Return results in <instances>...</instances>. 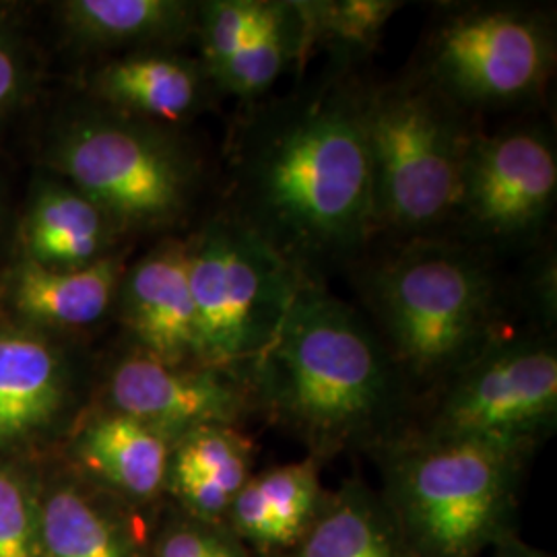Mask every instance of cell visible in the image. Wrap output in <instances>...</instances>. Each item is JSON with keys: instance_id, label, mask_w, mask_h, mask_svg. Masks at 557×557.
Returning <instances> with one entry per match:
<instances>
[{"instance_id": "obj_1", "label": "cell", "mask_w": 557, "mask_h": 557, "mask_svg": "<svg viewBox=\"0 0 557 557\" xmlns=\"http://www.w3.org/2000/svg\"><path fill=\"white\" fill-rule=\"evenodd\" d=\"M361 85L329 64L285 98H264L232 126L227 207L299 277L326 285L379 236Z\"/></svg>"}, {"instance_id": "obj_2", "label": "cell", "mask_w": 557, "mask_h": 557, "mask_svg": "<svg viewBox=\"0 0 557 557\" xmlns=\"http://www.w3.org/2000/svg\"><path fill=\"white\" fill-rule=\"evenodd\" d=\"M400 376L370 320L308 281L248 370L255 400L320 453L380 436L397 413Z\"/></svg>"}, {"instance_id": "obj_3", "label": "cell", "mask_w": 557, "mask_h": 557, "mask_svg": "<svg viewBox=\"0 0 557 557\" xmlns=\"http://www.w3.org/2000/svg\"><path fill=\"white\" fill-rule=\"evenodd\" d=\"M358 273L368 320L400 374L448 382L506 335L498 277L471 244L405 239Z\"/></svg>"}, {"instance_id": "obj_4", "label": "cell", "mask_w": 557, "mask_h": 557, "mask_svg": "<svg viewBox=\"0 0 557 557\" xmlns=\"http://www.w3.org/2000/svg\"><path fill=\"white\" fill-rule=\"evenodd\" d=\"M363 119L379 236L436 238L455 220L462 168L481 133L471 114L413 71L366 85Z\"/></svg>"}, {"instance_id": "obj_5", "label": "cell", "mask_w": 557, "mask_h": 557, "mask_svg": "<svg viewBox=\"0 0 557 557\" xmlns=\"http://www.w3.org/2000/svg\"><path fill=\"white\" fill-rule=\"evenodd\" d=\"M184 246L202 363L248 374L306 281L225 209Z\"/></svg>"}, {"instance_id": "obj_6", "label": "cell", "mask_w": 557, "mask_h": 557, "mask_svg": "<svg viewBox=\"0 0 557 557\" xmlns=\"http://www.w3.org/2000/svg\"><path fill=\"white\" fill-rule=\"evenodd\" d=\"M520 455L473 440L421 438L395 448L391 481L405 531L423 557H473L496 537Z\"/></svg>"}, {"instance_id": "obj_7", "label": "cell", "mask_w": 557, "mask_h": 557, "mask_svg": "<svg viewBox=\"0 0 557 557\" xmlns=\"http://www.w3.org/2000/svg\"><path fill=\"white\" fill-rule=\"evenodd\" d=\"M554 66L556 32L545 13L520 4H460L430 25L416 71L473 114L535 100Z\"/></svg>"}, {"instance_id": "obj_8", "label": "cell", "mask_w": 557, "mask_h": 557, "mask_svg": "<svg viewBox=\"0 0 557 557\" xmlns=\"http://www.w3.org/2000/svg\"><path fill=\"white\" fill-rule=\"evenodd\" d=\"M75 190L116 225L160 227L180 220L199 188L200 163L156 122L96 116L75 124L57 149Z\"/></svg>"}, {"instance_id": "obj_9", "label": "cell", "mask_w": 557, "mask_h": 557, "mask_svg": "<svg viewBox=\"0 0 557 557\" xmlns=\"http://www.w3.org/2000/svg\"><path fill=\"white\" fill-rule=\"evenodd\" d=\"M557 416V354L545 335H502L446 382L428 436L524 455Z\"/></svg>"}, {"instance_id": "obj_10", "label": "cell", "mask_w": 557, "mask_h": 557, "mask_svg": "<svg viewBox=\"0 0 557 557\" xmlns=\"http://www.w3.org/2000/svg\"><path fill=\"white\" fill-rule=\"evenodd\" d=\"M556 197V143L545 128L481 131L462 168L453 221L479 250L517 246L543 230Z\"/></svg>"}, {"instance_id": "obj_11", "label": "cell", "mask_w": 557, "mask_h": 557, "mask_svg": "<svg viewBox=\"0 0 557 557\" xmlns=\"http://www.w3.org/2000/svg\"><path fill=\"white\" fill-rule=\"evenodd\" d=\"M116 413L165 440L238 421L252 403L248 374L213 366H176L147 354L122 359L108 384Z\"/></svg>"}, {"instance_id": "obj_12", "label": "cell", "mask_w": 557, "mask_h": 557, "mask_svg": "<svg viewBox=\"0 0 557 557\" xmlns=\"http://www.w3.org/2000/svg\"><path fill=\"white\" fill-rule=\"evenodd\" d=\"M119 296L122 322L143 354L176 366H205L184 242L170 239L140 259L120 281Z\"/></svg>"}, {"instance_id": "obj_13", "label": "cell", "mask_w": 557, "mask_h": 557, "mask_svg": "<svg viewBox=\"0 0 557 557\" xmlns=\"http://www.w3.org/2000/svg\"><path fill=\"white\" fill-rule=\"evenodd\" d=\"M218 91L200 60L147 50L106 64L96 94L120 114L176 124L200 112Z\"/></svg>"}, {"instance_id": "obj_14", "label": "cell", "mask_w": 557, "mask_h": 557, "mask_svg": "<svg viewBox=\"0 0 557 557\" xmlns=\"http://www.w3.org/2000/svg\"><path fill=\"white\" fill-rule=\"evenodd\" d=\"M119 257L79 269H52L27 260L13 283V304L23 317L50 326H87L110 310L122 273Z\"/></svg>"}, {"instance_id": "obj_15", "label": "cell", "mask_w": 557, "mask_h": 557, "mask_svg": "<svg viewBox=\"0 0 557 557\" xmlns=\"http://www.w3.org/2000/svg\"><path fill=\"white\" fill-rule=\"evenodd\" d=\"M83 465L135 498L156 496L170 475V440L122 413L91 421L79 440Z\"/></svg>"}, {"instance_id": "obj_16", "label": "cell", "mask_w": 557, "mask_h": 557, "mask_svg": "<svg viewBox=\"0 0 557 557\" xmlns=\"http://www.w3.org/2000/svg\"><path fill=\"white\" fill-rule=\"evenodd\" d=\"M114 221L77 190H44L25 221V248L32 262L52 269H79L103 259Z\"/></svg>"}, {"instance_id": "obj_17", "label": "cell", "mask_w": 557, "mask_h": 557, "mask_svg": "<svg viewBox=\"0 0 557 557\" xmlns=\"http://www.w3.org/2000/svg\"><path fill=\"white\" fill-rule=\"evenodd\" d=\"M60 403L59 358L38 338L0 335V448L38 432Z\"/></svg>"}, {"instance_id": "obj_18", "label": "cell", "mask_w": 557, "mask_h": 557, "mask_svg": "<svg viewBox=\"0 0 557 557\" xmlns=\"http://www.w3.org/2000/svg\"><path fill=\"white\" fill-rule=\"evenodd\" d=\"M199 4L184 0H71L64 20L79 40L101 46H158L197 34Z\"/></svg>"}, {"instance_id": "obj_19", "label": "cell", "mask_w": 557, "mask_h": 557, "mask_svg": "<svg viewBox=\"0 0 557 557\" xmlns=\"http://www.w3.org/2000/svg\"><path fill=\"white\" fill-rule=\"evenodd\" d=\"M308 52L299 0H262L257 27L218 81V91L252 106L269 98L277 81Z\"/></svg>"}, {"instance_id": "obj_20", "label": "cell", "mask_w": 557, "mask_h": 557, "mask_svg": "<svg viewBox=\"0 0 557 557\" xmlns=\"http://www.w3.org/2000/svg\"><path fill=\"white\" fill-rule=\"evenodd\" d=\"M294 557H405L393 527L376 502L356 483H347L317 512L299 537Z\"/></svg>"}, {"instance_id": "obj_21", "label": "cell", "mask_w": 557, "mask_h": 557, "mask_svg": "<svg viewBox=\"0 0 557 557\" xmlns=\"http://www.w3.org/2000/svg\"><path fill=\"white\" fill-rule=\"evenodd\" d=\"M306 46L324 48L331 64L354 69L379 46L388 21L403 7L397 0H299Z\"/></svg>"}, {"instance_id": "obj_22", "label": "cell", "mask_w": 557, "mask_h": 557, "mask_svg": "<svg viewBox=\"0 0 557 557\" xmlns=\"http://www.w3.org/2000/svg\"><path fill=\"white\" fill-rule=\"evenodd\" d=\"M40 541L41 557H131L119 527L71 487L40 502Z\"/></svg>"}, {"instance_id": "obj_23", "label": "cell", "mask_w": 557, "mask_h": 557, "mask_svg": "<svg viewBox=\"0 0 557 557\" xmlns=\"http://www.w3.org/2000/svg\"><path fill=\"white\" fill-rule=\"evenodd\" d=\"M250 473V444L230 425H207L178 440L170 458L172 479H195L236 498Z\"/></svg>"}, {"instance_id": "obj_24", "label": "cell", "mask_w": 557, "mask_h": 557, "mask_svg": "<svg viewBox=\"0 0 557 557\" xmlns=\"http://www.w3.org/2000/svg\"><path fill=\"white\" fill-rule=\"evenodd\" d=\"M262 11V0H207L197 9L200 62L218 89V81L248 44Z\"/></svg>"}, {"instance_id": "obj_25", "label": "cell", "mask_w": 557, "mask_h": 557, "mask_svg": "<svg viewBox=\"0 0 557 557\" xmlns=\"http://www.w3.org/2000/svg\"><path fill=\"white\" fill-rule=\"evenodd\" d=\"M257 479L277 518L283 547L296 545L319 512L320 485L314 462L281 465Z\"/></svg>"}, {"instance_id": "obj_26", "label": "cell", "mask_w": 557, "mask_h": 557, "mask_svg": "<svg viewBox=\"0 0 557 557\" xmlns=\"http://www.w3.org/2000/svg\"><path fill=\"white\" fill-rule=\"evenodd\" d=\"M0 557H41L40 502L25 479L0 467Z\"/></svg>"}, {"instance_id": "obj_27", "label": "cell", "mask_w": 557, "mask_h": 557, "mask_svg": "<svg viewBox=\"0 0 557 557\" xmlns=\"http://www.w3.org/2000/svg\"><path fill=\"white\" fill-rule=\"evenodd\" d=\"M232 517L236 522L239 533L250 541H255L260 547L273 549L283 547V539L278 531L277 518L264 496V490L259 479H248L246 485L232 499Z\"/></svg>"}, {"instance_id": "obj_28", "label": "cell", "mask_w": 557, "mask_h": 557, "mask_svg": "<svg viewBox=\"0 0 557 557\" xmlns=\"http://www.w3.org/2000/svg\"><path fill=\"white\" fill-rule=\"evenodd\" d=\"M156 557H246L234 539L211 527H180L168 533Z\"/></svg>"}, {"instance_id": "obj_29", "label": "cell", "mask_w": 557, "mask_h": 557, "mask_svg": "<svg viewBox=\"0 0 557 557\" xmlns=\"http://www.w3.org/2000/svg\"><path fill=\"white\" fill-rule=\"evenodd\" d=\"M20 81V71L13 52L0 40V108L13 98Z\"/></svg>"}, {"instance_id": "obj_30", "label": "cell", "mask_w": 557, "mask_h": 557, "mask_svg": "<svg viewBox=\"0 0 557 557\" xmlns=\"http://www.w3.org/2000/svg\"><path fill=\"white\" fill-rule=\"evenodd\" d=\"M498 557H549L543 556V554H537L535 549H531V547H527V545H522V543H518V541H510V543H506L504 547H502V552H499Z\"/></svg>"}]
</instances>
